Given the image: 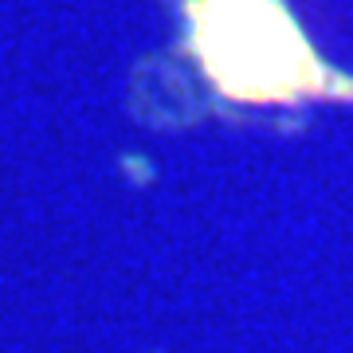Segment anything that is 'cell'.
Instances as JSON below:
<instances>
[{
	"label": "cell",
	"mask_w": 353,
	"mask_h": 353,
	"mask_svg": "<svg viewBox=\"0 0 353 353\" xmlns=\"http://www.w3.org/2000/svg\"><path fill=\"white\" fill-rule=\"evenodd\" d=\"M189 48L232 102H294L326 71L283 0H189Z\"/></svg>",
	"instance_id": "obj_1"
}]
</instances>
